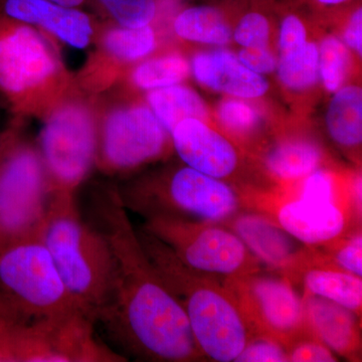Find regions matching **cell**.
<instances>
[{
    "instance_id": "obj_32",
    "label": "cell",
    "mask_w": 362,
    "mask_h": 362,
    "mask_svg": "<svg viewBox=\"0 0 362 362\" xmlns=\"http://www.w3.org/2000/svg\"><path fill=\"white\" fill-rule=\"evenodd\" d=\"M235 362L289 361L287 349L282 344L265 337H252Z\"/></svg>"
},
{
    "instance_id": "obj_22",
    "label": "cell",
    "mask_w": 362,
    "mask_h": 362,
    "mask_svg": "<svg viewBox=\"0 0 362 362\" xmlns=\"http://www.w3.org/2000/svg\"><path fill=\"white\" fill-rule=\"evenodd\" d=\"M173 32L195 44L225 45L233 39V28L220 6L202 4L187 7L176 16Z\"/></svg>"
},
{
    "instance_id": "obj_19",
    "label": "cell",
    "mask_w": 362,
    "mask_h": 362,
    "mask_svg": "<svg viewBox=\"0 0 362 362\" xmlns=\"http://www.w3.org/2000/svg\"><path fill=\"white\" fill-rule=\"evenodd\" d=\"M264 170L277 187L290 185L323 168L324 151L318 142L305 136H287L259 153Z\"/></svg>"
},
{
    "instance_id": "obj_13",
    "label": "cell",
    "mask_w": 362,
    "mask_h": 362,
    "mask_svg": "<svg viewBox=\"0 0 362 362\" xmlns=\"http://www.w3.org/2000/svg\"><path fill=\"white\" fill-rule=\"evenodd\" d=\"M171 144L180 160L209 176L232 185L242 166V153L228 137L206 121H181L170 133Z\"/></svg>"
},
{
    "instance_id": "obj_7",
    "label": "cell",
    "mask_w": 362,
    "mask_h": 362,
    "mask_svg": "<svg viewBox=\"0 0 362 362\" xmlns=\"http://www.w3.org/2000/svg\"><path fill=\"white\" fill-rule=\"evenodd\" d=\"M37 148L54 192L76 194L96 168L98 115L73 92L44 115Z\"/></svg>"
},
{
    "instance_id": "obj_18",
    "label": "cell",
    "mask_w": 362,
    "mask_h": 362,
    "mask_svg": "<svg viewBox=\"0 0 362 362\" xmlns=\"http://www.w3.org/2000/svg\"><path fill=\"white\" fill-rule=\"evenodd\" d=\"M297 283L303 284L306 294L335 302L361 318V278L343 270L318 247L306 246Z\"/></svg>"
},
{
    "instance_id": "obj_23",
    "label": "cell",
    "mask_w": 362,
    "mask_h": 362,
    "mask_svg": "<svg viewBox=\"0 0 362 362\" xmlns=\"http://www.w3.org/2000/svg\"><path fill=\"white\" fill-rule=\"evenodd\" d=\"M145 98L147 106L169 134L185 119H207L206 102L187 86L177 84L149 90Z\"/></svg>"
},
{
    "instance_id": "obj_3",
    "label": "cell",
    "mask_w": 362,
    "mask_h": 362,
    "mask_svg": "<svg viewBox=\"0 0 362 362\" xmlns=\"http://www.w3.org/2000/svg\"><path fill=\"white\" fill-rule=\"evenodd\" d=\"M66 289L97 323L110 300L114 259L102 230L86 223L76 194L54 192L37 230Z\"/></svg>"
},
{
    "instance_id": "obj_29",
    "label": "cell",
    "mask_w": 362,
    "mask_h": 362,
    "mask_svg": "<svg viewBox=\"0 0 362 362\" xmlns=\"http://www.w3.org/2000/svg\"><path fill=\"white\" fill-rule=\"evenodd\" d=\"M221 125L230 134L246 137L261 124V117L246 100L230 98L221 102L218 108Z\"/></svg>"
},
{
    "instance_id": "obj_1",
    "label": "cell",
    "mask_w": 362,
    "mask_h": 362,
    "mask_svg": "<svg viewBox=\"0 0 362 362\" xmlns=\"http://www.w3.org/2000/svg\"><path fill=\"white\" fill-rule=\"evenodd\" d=\"M100 230L110 245L114 281L97 322L126 352L143 361H204L187 317L143 249L117 185L99 190Z\"/></svg>"
},
{
    "instance_id": "obj_16",
    "label": "cell",
    "mask_w": 362,
    "mask_h": 362,
    "mask_svg": "<svg viewBox=\"0 0 362 362\" xmlns=\"http://www.w3.org/2000/svg\"><path fill=\"white\" fill-rule=\"evenodd\" d=\"M309 332L331 351L350 361H361V318L325 298L302 296Z\"/></svg>"
},
{
    "instance_id": "obj_12",
    "label": "cell",
    "mask_w": 362,
    "mask_h": 362,
    "mask_svg": "<svg viewBox=\"0 0 362 362\" xmlns=\"http://www.w3.org/2000/svg\"><path fill=\"white\" fill-rule=\"evenodd\" d=\"M243 207L263 214L307 247H320L361 228L344 207L286 194L277 187L239 190Z\"/></svg>"
},
{
    "instance_id": "obj_30",
    "label": "cell",
    "mask_w": 362,
    "mask_h": 362,
    "mask_svg": "<svg viewBox=\"0 0 362 362\" xmlns=\"http://www.w3.org/2000/svg\"><path fill=\"white\" fill-rule=\"evenodd\" d=\"M343 270L362 277V230L345 233L337 239L316 247Z\"/></svg>"
},
{
    "instance_id": "obj_9",
    "label": "cell",
    "mask_w": 362,
    "mask_h": 362,
    "mask_svg": "<svg viewBox=\"0 0 362 362\" xmlns=\"http://www.w3.org/2000/svg\"><path fill=\"white\" fill-rule=\"evenodd\" d=\"M0 291L33 313L89 316L66 289L52 255L37 235L0 250Z\"/></svg>"
},
{
    "instance_id": "obj_14",
    "label": "cell",
    "mask_w": 362,
    "mask_h": 362,
    "mask_svg": "<svg viewBox=\"0 0 362 362\" xmlns=\"http://www.w3.org/2000/svg\"><path fill=\"white\" fill-rule=\"evenodd\" d=\"M0 14L32 25L74 49H87L97 37L95 16L49 0H0Z\"/></svg>"
},
{
    "instance_id": "obj_4",
    "label": "cell",
    "mask_w": 362,
    "mask_h": 362,
    "mask_svg": "<svg viewBox=\"0 0 362 362\" xmlns=\"http://www.w3.org/2000/svg\"><path fill=\"white\" fill-rule=\"evenodd\" d=\"M51 37L0 14V100L16 118L44 115L73 86Z\"/></svg>"
},
{
    "instance_id": "obj_8",
    "label": "cell",
    "mask_w": 362,
    "mask_h": 362,
    "mask_svg": "<svg viewBox=\"0 0 362 362\" xmlns=\"http://www.w3.org/2000/svg\"><path fill=\"white\" fill-rule=\"evenodd\" d=\"M142 228L194 270L221 280L261 272L259 259L221 223L156 216L145 218Z\"/></svg>"
},
{
    "instance_id": "obj_21",
    "label": "cell",
    "mask_w": 362,
    "mask_h": 362,
    "mask_svg": "<svg viewBox=\"0 0 362 362\" xmlns=\"http://www.w3.org/2000/svg\"><path fill=\"white\" fill-rule=\"evenodd\" d=\"M98 57L114 68L132 65L148 58L157 47L156 30L151 25L143 28L107 26L99 35Z\"/></svg>"
},
{
    "instance_id": "obj_33",
    "label": "cell",
    "mask_w": 362,
    "mask_h": 362,
    "mask_svg": "<svg viewBox=\"0 0 362 362\" xmlns=\"http://www.w3.org/2000/svg\"><path fill=\"white\" fill-rule=\"evenodd\" d=\"M288 357L292 362H333L337 356L312 334L298 338L288 347Z\"/></svg>"
},
{
    "instance_id": "obj_10",
    "label": "cell",
    "mask_w": 362,
    "mask_h": 362,
    "mask_svg": "<svg viewBox=\"0 0 362 362\" xmlns=\"http://www.w3.org/2000/svg\"><path fill=\"white\" fill-rule=\"evenodd\" d=\"M170 134L146 104L114 105L98 115L96 168L126 175L165 156Z\"/></svg>"
},
{
    "instance_id": "obj_11",
    "label": "cell",
    "mask_w": 362,
    "mask_h": 362,
    "mask_svg": "<svg viewBox=\"0 0 362 362\" xmlns=\"http://www.w3.org/2000/svg\"><path fill=\"white\" fill-rule=\"evenodd\" d=\"M252 337H265L286 349L298 338L311 334L304 304L291 281L258 273L223 279Z\"/></svg>"
},
{
    "instance_id": "obj_24",
    "label": "cell",
    "mask_w": 362,
    "mask_h": 362,
    "mask_svg": "<svg viewBox=\"0 0 362 362\" xmlns=\"http://www.w3.org/2000/svg\"><path fill=\"white\" fill-rule=\"evenodd\" d=\"M192 73L190 64L182 54L169 52L146 58L137 63L130 73L131 84L137 89L149 90L182 84Z\"/></svg>"
},
{
    "instance_id": "obj_25",
    "label": "cell",
    "mask_w": 362,
    "mask_h": 362,
    "mask_svg": "<svg viewBox=\"0 0 362 362\" xmlns=\"http://www.w3.org/2000/svg\"><path fill=\"white\" fill-rule=\"evenodd\" d=\"M276 71L286 89L293 92L310 89L319 78L318 45L308 40L302 49L279 57Z\"/></svg>"
},
{
    "instance_id": "obj_6",
    "label": "cell",
    "mask_w": 362,
    "mask_h": 362,
    "mask_svg": "<svg viewBox=\"0 0 362 362\" xmlns=\"http://www.w3.org/2000/svg\"><path fill=\"white\" fill-rule=\"evenodd\" d=\"M18 123L0 132V250L37 235L54 194L39 148Z\"/></svg>"
},
{
    "instance_id": "obj_36",
    "label": "cell",
    "mask_w": 362,
    "mask_h": 362,
    "mask_svg": "<svg viewBox=\"0 0 362 362\" xmlns=\"http://www.w3.org/2000/svg\"><path fill=\"white\" fill-rule=\"evenodd\" d=\"M295 1L298 4H307L317 11H326L356 0H295Z\"/></svg>"
},
{
    "instance_id": "obj_2",
    "label": "cell",
    "mask_w": 362,
    "mask_h": 362,
    "mask_svg": "<svg viewBox=\"0 0 362 362\" xmlns=\"http://www.w3.org/2000/svg\"><path fill=\"white\" fill-rule=\"evenodd\" d=\"M137 233L152 265L182 307L204 357L235 361L252 337L221 279L185 265L164 243L142 228Z\"/></svg>"
},
{
    "instance_id": "obj_27",
    "label": "cell",
    "mask_w": 362,
    "mask_h": 362,
    "mask_svg": "<svg viewBox=\"0 0 362 362\" xmlns=\"http://www.w3.org/2000/svg\"><path fill=\"white\" fill-rule=\"evenodd\" d=\"M319 78L324 88L335 93L344 84L350 65V49L342 40L327 35L318 45Z\"/></svg>"
},
{
    "instance_id": "obj_37",
    "label": "cell",
    "mask_w": 362,
    "mask_h": 362,
    "mask_svg": "<svg viewBox=\"0 0 362 362\" xmlns=\"http://www.w3.org/2000/svg\"><path fill=\"white\" fill-rule=\"evenodd\" d=\"M49 1L56 2V4L64 6L83 8V6H86L87 0H49Z\"/></svg>"
},
{
    "instance_id": "obj_28",
    "label": "cell",
    "mask_w": 362,
    "mask_h": 362,
    "mask_svg": "<svg viewBox=\"0 0 362 362\" xmlns=\"http://www.w3.org/2000/svg\"><path fill=\"white\" fill-rule=\"evenodd\" d=\"M256 6L240 16L233 30V39L242 47H268L271 21L262 9L266 0H256Z\"/></svg>"
},
{
    "instance_id": "obj_38",
    "label": "cell",
    "mask_w": 362,
    "mask_h": 362,
    "mask_svg": "<svg viewBox=\"0 0 362 362\" xmlns=\"http://www.w3.org/2000/svg\"><path fill=\"white\" fill-rule=\"evenodd\" d=\"M4 106V104H2L1 100H0V107Z\"/></svg>"
},
{
    "instance_id": "obj_15",
    "label": "cell",
    "mask_w": 362,
    "mask_h": 362,
    "mask_svg": "<svg viewBox=\"0 0 362 362\" xmlns=\"http://www.w3.org/2000/svg\"><path fill=\"white\" fill-rule=\"evenodd\" d=\"M221 225L238 235L262 264L296 283L306 246L263 214L243 209Z\"/></svg>"
},
{
    "instance_id": "obj_20",
    "label": "cell",
    "mask_w": 362,
    "mask_h": 362,
    "mask_svg": "<svg viewBox=\"0 0 362 362\" xmlns=\"http://www.w3.org/2000/svg\"><path fill=\"white\" fill-rule=\"evenodd\" d=\"M326 129L332 141L345 151L357 153L362 143V90L345 86L333 95L325 115Z\"/></svg>"
},
{
    "instance_id": "obj_5",
    "label": "cell",
    "mask_w": 362,
    "mask_h": 362,
    "mask_svg": "<svg viewBox=\"0 0 362 362\" xmlns=\"http://www.w3.org/2000/svg\"><path fill=\"white\" fill-rule=\"evenodd\" d=\"M119 188L128 211L223 223L244 209L237 188L189 166L139 178Z\"/></svg>"
},
{
    "instance_id": "obj_26",
    "label": "cell",
    "mask_w": 362,
    "mask_h": 362,
    "mask_svg": "<svg viewBox=\"0 0 362 362\" xmlns=\"http://www.w3.org/2000/svg\"><path fill=\"white\" fill-rule=\"evenodd\" d=\"M86 4L123 28L151 25L157 14L156 0H87Z\"/></svg>"
},
{
    "instance_id": "obj_31",
    "label": "cell",
    "mask_w": 362,
    "mask_h": 362,
    "mask_svg": "<svg viewBox=\"0 0 362 362\" xmlns=\"http://www.w3.org/2000/svg\"><path fill=\"white\" fill-rule=\"evenodd\" d=\"M282 18L279 26V51L280 56L302 49L308 42L306 21L299 11L298 2L283 4Z\"/></svg>"
},
{
    "instance_id": "obj_34",
    "label": "cell",
    "mask_w": 362,
    "mask_h": 362,
    "mask_svg": "<svg viewBox=\"0 0 362 362\" xmlns=\"http://www.w3.org/2000/svg\"><path fill=\"white\" fill-rule=\"evenodd\" d=\"M361 0L349 2L344 7L342 42L356 56L362 54V7Z\"/></svg>"
},
{
    "instance_id": "obj_17",
    "label": "cell",
    "mask_w": 362,
    "mask_h": 362,
    "mask_svg": "<svg viewBox=\"0 0 362 362\" xmlns=\"http://www.w3.org/2000/svg\"><path fill=\"white\" fill-rule=\"evenodd\" d=\"M190 70L199 84L238 99L252 100L268 92L269 82L240 63L237 54L226 49L197 52Z\"/></svg>"
},
{
    "instance_id": "obj_35",
    "label": "cell",
    "mask_w": 362,
    "mask_h": 362,
    "mask_svg": "<svg viewBox=\"0 0 362 362\" xmlns=\"http://www.w3.org/2000/svg\"><path fill=\"white\" fill-rule=\"evenodd\" d=\"M237 57L243 65L259 75H268L277 68L278 59L269 47H242Z\"/></svg>"
}]
</instances>
